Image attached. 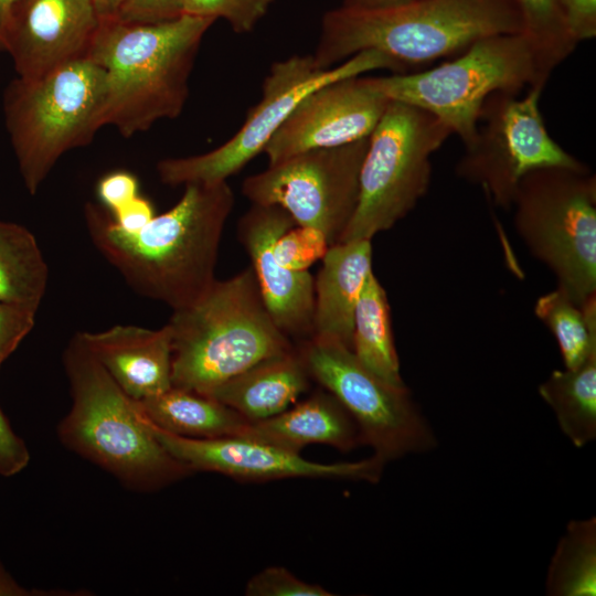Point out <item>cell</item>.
I'll list each match as a JSON object with an SVG mask.
<instances>
[{
	"label": "cell",
	"mask_w": 596,
	"mask_h": 596,
	"mask_svg": "<svg viewBox=\"0 0 596 596\" xmlns=\"http://www.w3.org/2000/svg\"><path fill=\"white\" fill-rule=\"evenodd\" d=\"M534 312L553 333L565 369L577 368L596 349V296L579 306L556 287L538 298Z\"/></svg>",
	"instance_id": "27"
},
{
	"label": "cell",
	"mask_w": 596,
	"mask_h": 596,
	"mask_svg": "<svg viewBox=\"0 0 596 596\" xmlns=\"http://www.w3.org/2000/svg\"><path fill=\"white\" fill-rule=\"evenodd\" d=\"M296 347L311 379L345 408L374 457L386 464L434 448V433L406 386L381 380L337 340L311 337Z\"/></svg>",
	"instance_id": "11"
},
{
	"label": "cell",
	"mask_w": 596,
	"mask_h": 596,
	"mask_svg": "<svg viewBox=\"0 0 596 596\" xmlns=\"http://www.w3.org/2000/svg\"><path fill=\"white\" fill-rule=\"evenodd\" d=\"M352 352L373 374L394 386H405L394 344L386 292L374 275H368L353 320Z\"/></svg>",
	"instance_id": "23"
},
{
	"label": "cell",
	"mask_w": 596,
	"mask_h": 596,
	"mask_svg": "<svg viewBox=\"0 0 596 596\" xmlns=\"http://www.w3.org/2000/svg\"><path fill=\"white\" fill-rule=\"evenodd\" d=\"M563 434L578 448L596 437V349L575 369L554 370L539 385Z\"/></svg>",
	"instance_id": "24"
},
{
	"label": "cell",
	"mask_w": 596,
	"mask_h": 596,
	"mask_svg": "<svg viewBox=\"0 0 596 596\" xmlns=\"http://www.w3.org/2000/svg\"><path fill=\"white\" fill-rule=\"evenodd\" d=\"M106 74L88 56L40 77L13 79L3 97L20 174L34 194L66 151L88 145L105 126Z\"/></svg>",
	"instance_id": "7"
},
{
	"label": "cell",
	"mask_w": 596,
	"mask_h": 596,
	"mask_svg": "<svg viewBox=\"0 0 596 596\" xmlns=\"http://www.w3.org/2000/svg\"><path fill=\"white\" fill-rule=\"evenodd\" d=\"M247 596H332L318 584L305 582L283 566H268L246 584Z\"/></svg>",
	"instance_id": "31"
},
{
	"label": "cell",
	"mask_w": 596,
	"mask_h": 596,
	"mask_svg": "<svg viewBox=\"0 0 596 596\" xmlns=\"http://www.w3.org/2000/svg\"><path fill=\"white\" fill-rule=\"evenodd\" d=\"M29 461L30 451L24 440L15 434L0 408V476H15Z\"/></svg>",
	"instance_id": "34"
},
{
	"label": "cell",
	"mask_w": 596,
	"mask_h": 596,
	"mask_svg": "<svg viewBox=\"0 0 596 596\" xmlns=\"http://www.w3.org/2000/svg\"><path fill=\"white\" fill-rule=\"evenodd\" d=\"M172 386L209 396L263 360L292 351L272 318L254 270L217 280L192 305L173 310Z\"/></svg>",
	"instance_id": "5"
},
{
	"label": "cell",
	"mask_w": 596,
	"mask_h": 596,
	"mask_svg": "<svg viewBox=\"0 0 596 596\" xmlns=\"http://www.w3.org/2000/svg\"><path fill=\"white\" fill-rule=\"evenodd\" d=\"M329 246L319 231L296 225L277 240L274 253L284 267L308 270L312 263L323 257Z\"/></svg>",
	"instance_id": "30"
},
{
	"label": "cell",
	"mask_w": 596,
	"mask_h": 596,
	"mask_svg": "<svg viewBox=\"0 0 596 596\" xmlns=\"http://www.w3.org/2000/svg\"><path fill=\"white\" fill-rule=\"evenodd\" d=\"M35 313L26 307L0 301V369L34 327Z\"/></svg>",
	"instance_id": "32"
},
{
	"label": "cell",
	"mask_w": 596,
	"mask_h": 596,
	"mask_svg": "<svg viewBox=\"0 0 596 596\" xmlns=\"http://www.w3.org/2000/svg\"><path fill=\"white\" fill-rule=\"evenodd\" d=\"M376 70L407 73L402 64L375 50L362 51L330 68L317 66L312 55H294L275 62L264 78L259 102L248 111L238 131L209 152L161 160L157 164L160 181L171 187L227 181L263 152L309 93L330 82Z\"/></svg>",
	"instance_id": "10"
},
{
	"label": "cell",
	"mask_w": 596,
	"mask_h": 596,
	"mask_svg": "<svg viewBox=\"0 0 596 596\" xmlns=\"http://www.w3.org/2000/svg\"><path fill=\"white\" fill-rule=\"evenodd\" d=\"M116 384L134 401L158 395L172 386V345L168 324L147 329L117 324L78 332Z\"/></svg>",
	"instance_id": "18"
},
{
	"label": "cell",
	"mask_w": 596,
	"mask_h": 596,
	"mask_svg": "<svg viewBox=\"0 0 596 596\" xmlns=\"http://www.w3.org/2000/svg\"><path fill=\"white\" fill-rule=\"evenodd\" d=\"M550 75L530 38L519 32L482 38L437 66L366 78L389 100L430 113L468 146L490 95L545 86Z\"/></svg>",
	"instance_id": "6"
},
{
	"label": "cell",
	"mask_w": 596,
	"mask_h": 596,
	"mask_svg": "<svg viewBox=\"0 0 596 596\" xmlns=\"http://www.w3.org/2000/svg\"><path fill=\"white\" fill-rule=\"evenodd\" d=\"M313 278V336L352 347L353 320L364 281L372 269L371 240L328 247Z\"/></svg>",
	"instance_id": "19"
},
{
	"label": "cell",
	"mask_w": 596,
	"mask_h": 596,
	"mask_svg": "<svg viewBox=\"0 0 596 596\" xmlns=\"http://www.w3.org/2000/svg\"><path fill=\"white\" fill-rule=\"evenodd\" d=\"M100 20L115 19L126 0H92Z\"/></svg>",
	"instance_id": "39"
},
{
	"label": "cell",
	"mask_w": 596,
	"mask_h": 596,
	"mask_svg": "<svg viewBox=\"0 0 596 596\" xmlns=\"http://www.w3.org/2000/svg\"><path fill=\"white\" fill-rule=\"evenodd\" d=\"M297 347L268 358L216 387L209 396L249 423L273 417L296 403L311 384Z\"/></svg>",
	"instance_id": "21"
},
{
	"label": "cell",
	"mask_w": 596,
	"mask_h": 596,
	"mask_svg": "<svg viewBox=\"0 0 596 596\" xmlns=\"http://www.w3.org/2000/svg\"><path fill=\"white\" fill-rule=\"evenodd\" d=\"M29 594V590L20 586L0 565V596H21Z\"/></svg>",
	"instance_id": "40"
},
{
	"label": "cell",
	"mask_w": 596,
	"mask_h": 596,
	"mask_svg": "<svg viewBox=\"0 0 596 596\" xmlns=\"http://www.w3.org/2000/svg\"><path fill=\"white\" fill-rule=\"evenodd\" d=\"M234 205L227 181L189 183L180 200L136 233L88 204L85 221L98 252L139 295L182 309L215 281L222 234Z\"/></svg>",
	"instance_id": "1"
},
{
	"label": "cell",
	"mask_w": 596,
	"mask_h": 596,
	"mask_svg": "<svg viewBox=\"0 0 596 596\" xmlns=\"http://www.w3.org/2000/svg\"><path fill=\"white\" fill-rule=\"evenodd\" d=\"M23 0H0V51H4L7 33L13 14Z\"/></svg>",
	"instance_id": "38"
},
{
	"label": "cell",
	"mask_w": 596,
	"mask_h": 596,
	"mask_svg": "<svg viewBox=\"0 0 596 596\" xmlns=\"http://www.w3.org/2000/svg\"><path fill=\"white\" fill-rule=\"evenodd\" d=\"M72 405L57 426L61 443L126 488L152 492L192 473L160 444L130 398L75 333L63 353Z\"/></svg>",
	"instance_id": "4"
},
{
	"label": "cell",
	"mask_w": 596,
	"mask_h": 596,
	"mask_svg": "<svg viewBox=\"0 0 596 596\" xmlns=\"http://www.w3.org/2000/svg\"><path fill=\"white\" fill-rule=\"evenodd\" d=\"M137 178L125 171L109 173L100 179L97 195L104 206L113 212L138 196Z\"/></svg>",
	"instance_id": "35"
},
{
	"label": "cell",
	"mask_w": 596,
	"mask_h": 596,
	"mask_svg": "<svg viewBox=\"0 0 596 596\" xmlns=\"http://www.w3.org/2000/svg\"><path fill=\"white\" fill-rule=\"evenodd\" d=\"M136 403L153 425L187 438L236 437L249 424L220 401L174 386Z\"/></svg>",
	"instance_id": "22"
},
{
	"label": "cell",
	"mask_w": 596,
	"mask_h": 596,
	"mask_svg": "<svg viewBox=\"0 0 596 596\" xmlns=\"http://www.w3.org/2000/svg\"><path fill=\"white\" fill-rule=\"evenodd\" d=\"M390 100L366 76H351L321 85L305 96L266 143L268 164L290 156L332 148L369 137Z\"/></svg>",
	"instance_id": "15"
},
{
	"label": "cell",
	"mask_w": 596,
	"mask_h": 596,
	"mask_svg": "<svg viewBox=\"0 0 596 596\" xmlns=\"http://www.w3.org/2000/svg\"><path fill=\"white\" fill-rule=\"evenodd\" d=\"M296 225L278 205L252 204L238 222L237 237L272 318L287 337L301 342L313 336V277L284 267L274 253L277 240Z\"/></svg>",
	"instance_id": "16"
},
{
	"label": "cell",
	"mask_w": 596,
	"mask_h": 596,
	"mask_svg": "<svg viewBox=\"0 0 596 596\" xmlns=\"http://www.w3.org/2000/svg\"><path fill=\"white\" fill-rule=\"evenodd\" d=\"M184 0H126L115 19L132 23L173 20L183 13Z\"/></svg>",
	"instance_id": "33"
},
{
	"label": "cell",
	"mask_w": 596,
	"mask_h": 596,
	"mask_svg": "<svg viewBox=\"0 0 596 596\" xmlns=\"http://www.w3.org/2000/svg\"><path fill=\"white\" fill-rule=\"evenodd\" d=\"M275 0H184L183 13L223 18L236 33L251 32Z\"/></svg>",
	"instance_id": "29"
},
{
	"label": "cell",
	"mask_w": 596,
	"mask_h": 596,
	"mask_svg": "<svg viewBox=\"0 0 596 596\" xmlns=\"http://www.w3.org/2000/svg\"><path fill=\"white\" fill-rule=\"evenodd\" d=\"M47 280L34 235L20 224L0 221V301L38 311Z\"/></svg>",
	"instance_id": "25"
},
{
	"label": "cell",
	"mask_w": 596,
	"mask_h": 596,
	"mask_svg": "<svg viewBox=\"0 0 596 596\" xmlns=\"http://www.w3.org/2000/svg\"><path fill=\"white\" fill-rule=\"evenodd\" d=\"M369 137L268 164L243 181L242 193L252 204L283 207L298 226L322 233L330 246L339 243L356 209Z\"/></svg>",
	"instance_id": "13"
},
{
	"label": "cell",
	"mask_w": 596,
	"mask_h": 596,
	"mask_svg": "<svg viewBox=\"0 0 596 596\" xmlns=\"http://www.w3.org/2000/svg\"><path fill=\"white\" fill-rule=\"evenodd\" d=\"M450 135L430 113L390 100L369 137L356 209L339 243L372 240L404 219L428 191L430 158Z\"/></svg>",
	"instance_id": "9"
},
{
	"label": "cell",
	"mask_w": 596,
	"mask_h": 596,
	"mask_svg": "<svg viewBox=\"0 0 596 596\" xmlns=\"http://www.w3.org/2000/svg\"><path fill=\"white\" fill-rule=\"evenodd\" d=\"M99 23L92 0H23L10 23L4 51L18 77L36 78L86 57Z\"/></svg>",
	"instance_id": "17"
},
{
	"label": "cell",
	"mask_w": 596,
	"mask_h": 596,
	"mask_svg": "<svg viewBox=\"0 0 596 596\" xmlns=\"http://www.w3.org/2000/svg\"><path fill=\"white\" fill-rule=\"evenodd\" d=\"M522 32L513 0H411L384 8L339 7L326 12L313 61L333 67L368 50L380 51L408 72L454 57L473 42Z\"/></svg>",
	"instance_id": "2"
},
{
	"label": "cell",
	"mask_w": 596,
	"mask_h": 596,
	"mask_svg": "<svg viewBox=\"0 0 596 596\" xmlns=\"http://www.w3.org/2000/svg\"><path fill=\"white\" fill-rule=\"evenodd\" d=\"M146 421L168 453L192 472H217L242 481L313 478L375 483L380 480L385 465L374 456L353 462H315L305 459L300 454L248 437L187 438L168 433L147 418Z\"/></svg>",
	"instance_id": "14"
},
{
	"label": "cell",
	"mask_w": 596,
	"mask_h": 596,
	"mask_svg": "<svg viewBox=\"0 0 596 596\" xmlns=\"http://www.w3.org/2000/svg\"><path fill=\"white\" fill-rule=\"evenodd\" d=\"M560 4L577 43L596 36V0H560Z\"/></svg>",
	"instance_id": "36"
},
{
	"label": "cell",
	"mask_w": 596,
	"mask_h": 596,
	"mask_svg": "<svg viewBox=\"0 0 596 596\" xmlns=\"http://www.w3.org/2000/svg\"><path fill=\"white\" fill-rule=\"evenodd\" d=\"M407 1L411 0H342L341 6L348 8L373 9L396 6Z\"/></svg>",
	"instance_id": "41"
},
{
	"label": "cell",
	"mask_w": 596,
	"mask_h": 596,
	"mask_svg": "<svg viewBox=\"0 0 596 596\" xmlns=\"http://www.w3.org/2000/svg\"><path fill=\"white\" fill-rule=\"evenodd\" d=\"M545 86L528 87L523 96L496 92L481 109L473 140L456 167L457 174L479 184L504 210L512 206L521 179L541 168H587L549 134L540 109Z\"/></svg>",
	"instance_id": "12"
},
{
	"label": "cell",
	"mask_w": 596,
	"mask_h": 596,
	"mask_svg": "<svg viewBox=\"0 0 596 596\" xmlns=\"http://www.w3.org/2000/svg\"><path fill=\"white\" fill-rule=\"evenodd\" d=\"M109 214L114 225L125 233L140 231L156 216L152 203L140 195Z\"/></svg>",
	"instance_id": "37"
},
{
	"label": "cell",
	"mask_w": 596,
	"mask_h": 596,
	"mask_svg": "<svg viewBox=\"0 0 596 596\" xmlns=\"http://www.w3.org/2000/svg\"><path fill=\"white\" fill-rule=\"evenodd\" d=\"M214 21L185 13L156 23L100 20L87 56L106 74L105 125L129 138L178 117L202 38Z\"/></svg>",
	"instance_id": "3"
},
{
	"label": "cell",
	"mask_w": 596,
	"mask_h": 596,
	"mask_svg": "<svg viewBox=\"0 0 596 596\" xmlns=\"http://www.w3.org/2000/svg\"><path fill=\"white\" fill-rule=\"evenodd\" d=\"M546 594L594 596L596 594V519L571 521L550 562Z\"/></svg>",
	"instance_id": "26"
},
{
	"label": "cell",
	"mask_w": 596,
	"mask_h": 596,
	"mask_svg": "<svg viewBox=\"0 0 596 596\" xmlns=\"http://www.w3.org/2000/svg\"><path fill=\"white\" fill-rule=\"evenodd\" d=\"M241 436L295 454L313 444L340 451H350L362 444L353 418L324 389L273 417L249 423Z\"/></svg>",
	"instance_id": "20"
},
{
	"label": "cell",
	"mask_w": 596,
	"mask_h": 596,
	"mask_svg": "<svg viewBox=\"0 0 596 596\" xmlns=\"http://www.w3.org/2000/svg\"><path fill=\"white\" fill-rule=\"evenodd\" d=\"M514 226L530 254L546 265L582 306L596 296V178L588 168L528 172L512 202Z\"/></svg>",
	"instance_id": "8"
},
{
	"label": "cell",
	"mask_w": 596,
	"mask_h": 596,
	"mask_svg": "<svg viewBox=\"0 0 596 596\" xmlns=\"http://www.w3.org/2000/svg\"><path fill=\"white\" fill-rule=\"evenodd\" d=\"M526 34L549 73H552L576 49L560 0H513Z\"/></svg>",
	"instance_id": "28"
}]
</instances>
